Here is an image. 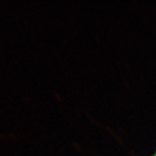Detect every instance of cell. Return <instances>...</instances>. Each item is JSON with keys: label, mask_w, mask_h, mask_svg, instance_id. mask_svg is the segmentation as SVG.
Wrapping results in <instances>:
<instances>
[{"label": "cell", "mask_w": 156, "mask_h": 156, "mask_svg": "<svg viewBox=\"0 0 156 156\" xmlns=\"http://www.w3.org/2000/svg\"><path fill=\"white\" fill-rule=\"evenodd\" d=\"M153 156H156V153H155V154H154V155H153Z\"/></svg>", "instance_id": "cell-1"}]
</instances>
